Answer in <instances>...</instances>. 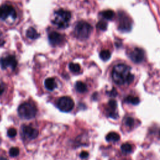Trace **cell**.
<instances>
[{
    "label": "cell",
    "mask_w": 160,
    "mask_h": 160,
    "mask_svg": "<svg viewBox=\"0 0 160 160\" xmlns=\"http://www.w3.org/2000/svg\"><path fill=\"white\" fill-rule=\"evenodd\" d=\"M131 67L124 64H116L112 71L113 81L118 85L130 84L134 80V75L131 72Z\"/></svg>",
    "instance_id": "obj_1"
},
{
    "label": "cell",
    "mask_w": 160,
    "mask_h": 160,
    "mask_svg": "<svg viewBox=\"0 0 160 160\" xmlns=\"http://www.w3.org/2000/svg\"><path fill=\"white\" fill-rule=\"evenodd\" d=\"M71 14L68 11L59 9L53 15L52 22L58 28L64 29L69 26V21L71 19Z\"/></svg>",
    "instance_id": "obj_2"
},
{
    "label": "cell",
    "mask_w": 160,
    "mask_h": 160,
    "mask_svg": "<svg viewBox=\"0 0 160 160\" xmlns=\"http://www.w3.org/2000/svg\"><path fill=\"white\" fill-rule=\"evenodd\" d=\"M92 30V26L85 21L78 22L74 28V34L79 39H86L89 38Z\"/></svg>",
    "instance_id": "obj_3"
},
{
    "label": "cell",
    "mask_w": 160,
    "mask_h": 160,
    "mask_svg": "<svg viewBox=\"0 0 160 160\" xmlns=\"http://www.w3.org/2000/svg\"><path fill=\"white\" fill-rule=\"evenodd\" d=\"M19 116L25 119L33 118L37 112V109L32 103L25 102L21 104L18 109Z\"/></svg>",
    "instance_id": "obj_4"
},
{
    "label": "cell",
    "mask_w": 160,
    "mask_h": 160,
    "mask_svg": "<svg viewBox=\"0 0 160 160\" xmlns=\"http://www.w3.org/2000/svg\"><path fill=\"white\" fill-rule=\"evenodd\" d=\"M132 22L130 17L124 11L118 12V29L123 32H128L132 29Z\"/></svg>",
    "instance_id": "obj_5"
},
{
    "label": "cell",
    "mask_w": 160,
    "mask_h": 160,
    "mask_svg": "<svg viewBox=\"0 0 160 160\" xmlns=\"http://www.w3.org/2000/svg\"><path fill=\"white\" fill-rule=\"evenodd\" d=\"M56 106L62 112H69L73 109L74 102L70 97L62 96L58 99Z\"/></svg>",
    "instance_id": "obj_6"
},
{
    "label": "cell",
    "mask_w": 160,
    "mask_h": 160,
    "mask_svg": "<svg viewBox=\"0 0 160 160\" xmlns=\"http://www.w3.org/2000/svg\"><path fill=\"white\" fill-rule=\"evenodd\" d=\"M16 17V12L12 6L4 4L0 6V19L5 21L10 18L14 20Z\"/></svg>",
    "instance_id": "obj_7"
},
{
    "label": "cell",
    "mask_w": 160,
    "mask_h": 160,
    "mask_svg": "<svg viewBox=\"0 0 160 160\" xmlns=\"http://www.w3.org/2000/svg\"><path fill=\"white\" fill-rule=\"evenodd\" d=\"M17 60L14 55H7L0 58V66L2 69L10 68L14 70L17 66Z\"/></svg>",
    "instance_id": "obj_8"
},
{
    "label": "cell",
    "mask_w": 160,
    "mask_h": 160,
    "mask_svg": "<svg viewBox=\"0 0 160 160\" xmlns=\"http://www.w3.org/2000/svg\"><path fill=\"white\" fill-rule=\"evenodd\" d=\"M21 134L24 139H32L38 135V131L30 126H23L21 128Z\"/></svg>",
    "instance_id": "obj_9"
},
{
    "label": "cell",
    "mask_w": 160,
    "mask_h": 160,
    "mask_svg": "<svg viewBox=\"0 0 160 160\" xmlns=\"http://www.w3.org/2000/svg\"><path fill=\"white\" fill-rule=\"evenodd\" d=\"M129 58L135 63H141L144 59V51L139 48H135L129 54Z\"/></svg>",
    "instance_id": "obj_10"
},
{
    "label": "cell",
    "mask_w": 160,
    "mask_h": 160,
    "mask_svg": "<svg viewBox=\"0 0 160 160\" xmlns=\"http://www.w3.org/2000/svg\"><path fill=\"white\" fill-rule=\"evenodd\" d=\"M63 36L57 32H51L48 35V39L51 44L56 46L61 44L63 41Z\"/></svg>",
    "instance_id": "obj_11"
},
{
    "label": "cell",
    "mask_w": 160,
    "mask_h": 160,
    "mask_svg": "<svg viewBox=\"0 0 160 160\" xmlns=\"http://www.w3.org/2000/svg\"><path fill=\"white\" fill-rule=\"evenodd\" d=\"M117 108V102L114 100H110L108 102V115L109 117L116 119L118 117V113L116 112V109Z\"/></svg>",
    "instance_id": "obj_12"
},
{
    "label": "cell",
    "mask_w": 160,
    "mask_h": 160,
    "mask_svg": "<svg viewBox=\"0 0 160 160\" xmlns=\"http://www.w3.org/2000/svg\"><path fill=\"white\" fill-rule=\"evenodd\" d=\"M44 86L49 91H53L57 86L55 79L53 78H47L44 81Z\"/></svg>",
    "instance_id": "obj_13"
},
{
    "label": "cell",
    "mask_w": 160,
    "mask_h": 160,
    "mask_svg": "<svg viewBox=\"0 0 160 160\" xmlns=\"http://www.w3.org/2000/svg\"><path fill=\"white\" fill-rule=\"evenodd\" d=\"M26 36L28 38H29L30 39H36L39 37L40 34L36 31V30L34 28L31 27L27 30Z\"/></svg>",
    "instance_id": "obj_14"
},
{
    "label": "cell",
    "mask_w": 160,
    "mask_h": 160,
    "mask_svg": "<svg viewBox=\"0 0 160 160\" xmlns=\"http://www.w3.org/2000/svg\"><path fill=\"white\" fill-rule=\"evenodd\" d=\"M120 138L119 135L115 132H111L108 133L106 137V139L109 142L118 141Z\"/></svg>",
    "instance_id": "obj_15"
},
{
    "label": "cell",
    "mask_w": 160,
    "mask_h": 160,
    "mask_svg": "<svg viewBox=\"0 0 160 160\" xmlns=\"http://www.w3.org/2000/svg\"><path fill=\"white\" fill-rule=\"evenodd\" d=\"M75 89L78 92L83 93L87 91V86L82 81H78L75 84Z\"/></svg>",
    "instance_id": "obj_16"
},
{
    "label": "cell",
    "mask_w": 160,
    "mask_h": 160,
    "mask_svg": "<svg viewBox=\"0 0 160 160\" xmlns=\"http://www.w3.org/2000/svg\"><path fill=\"white\" fill-rule=\"evenodd\" d=\"M101 14L104 19H108V20H111L114 16V11L112 10H110V9H108V10L101 12Z\"/></svg>",
    "instance_id": "obj_17"
},
{
    "label": "cell",
    "mask_w": 160,
    "mask_h": 160,
    "mask_svg": "<svg viewBox=\"0 0 160 160\" xmlns=\"http://www.w3.org/2000/svg\"><path fill=\"white\" fill-rule=\"evenodd\" d=\"M124 101L127 103H130L133 105L138 104L139 102V99L136 96H128L124 99Z\"/></svg>",
    "instance_id": "obj_18"
},
{
    "label": "cell",
    "mask_w": 160,
    "mask_h": 160,
    "mask_svg": "<svg viewBox=\"0 0 160 160\" xmlns=\"http://www.w3.org/2000/svg\"><path fill=\"white\" fill-rule=\"evenodd\" d=\"M99 57L102 61H106L110 59L111 52L109 50H107V49L102 50L99 53Z\"/></svg>",
    "instance_id": "obj_19"
},
{
    "label": "cell",
    "mask_w": 160,
    "mask_h": 160,
    "mask_svg": "<svg viewBox=\"0 0 160 160\" xmlns=\"http://www.w3.org/2000/svg\"><path fill=\"white\" fill-rule=\"evenodd\" d=\"M69 68L71 71H72V72H74V73L79 72L81 69V67L79 64L73 63V62H71L69 64Z\"/></svg>",
    "instance_id": "obj_20"
},
{
    "label": "cell",
    "mask_w": 160,
    "mask_h": 160,
    "mask_svg": "<svg viewBox=\"0 0 160 160\" xmlns=\"http://www.w3.org/2000/svg\"><path fill=\"white\" fill-rule=\"evenodd\" d=\"M121 151L124 153H129L132 151V146L129 143H124L121 147Z\"/></svg>",
    "instance_id": "obj_21"
},
{
    "label": "cell",
    "mask_w": 160,
    "mask_h": 160,
    "mask_svg": "<svg viewBox=\"0 0 160 160\" xmlns=\"http://www.w3.org/2000/svg\"><path fill=\"white\" fill-rule=\"evenodd\" d=\"M124 124H125V125L126 126L131 128L134 125V119L132 118H131V117H126L124 119Z\"/></svg>",
    "instance_id": "obj_22"
},
{
    "label": "cell",
    "mask_w": 160,
    "mask_h": 160,
    "mask_svg": "<svg viewBox=\"0 0 160 160\" xmlns=\"http://www.w3.org/2000/svg\"><path fill=\"white\" fill-rule=\"evenodd\" d=\"M97 28L98 29H99L100 30H102V31H105L107 29V27H108V24L106 22L104 21H100L98 22L97 25H96Z\"/></svg>",
    "instance_id": "obj_23"
},
{
    "label": "cell",
    "mask_w": 160,
    "mask_h": 160,
    "mask_svg": "<svg viewBox=\"0 0 160 160\" xmlns=\"http://www.w3.org/2000/svg\"><path fill=\"white\" fill-rule=\"evenodd\" d=\"M9 155L12 157H15V156H17L19 153V150L18 148L16 147H12L10 149H9Z\"/></svg>",
    "instance_id": "obj_24"
},
{
    "label": "cell",
    "mask_w": 160,
    "mask_h": 160,
    "mask_svg": "<svg viewBox=\"0 0 160 160\" xmlns=\"http://www.w3.org/2000/svg\"><path fill=\"white\" fill-rule=\"evenodd\" d=\"M17 134V131L14 128H10L8 131V136L10 138H13L16 136Z\"/></svg>",
    "instance_id": "obj_25"
},
{
    "label": "cell",
    "mask_w": 160,
    "mask_h": 160,
    "mask_svg": "<svg viewBox=\"0 0 160 160\" xmlns=\"http://www.w3.org/2000/svg\"><path fill=\"white\" fill-rule=\"evenodd\" d=\"M5 89V86L3 82L0 81V96L3 93Z\"/></svg>",
    "instance_id": "obj_26"
},
{
    "label": "cell",
    "mask_w": 160,
    "mask_h": 160,
    "mask_svg": "<svg viewBox=\"0 0 160 160\" xmlns=\"http://www.w3.org/2000/svg\"><path fill=\"white\" fill-rule=\"evenodd\" d=\"M88 156V152L86 151H82L80 153V157L81 158H86Z\"/></svg>",
    "instance_id": "obj_27"
},
{
    "label": "cell",
    "mask_w": 160,
    "mask_h": 160,
    "mask_svg": "<svg viewBox=\"0 0 160 160\" xmlns=\"http://www.w3.org/2000/svg\"><path fill=\"white\" fill-rule=\"evenodd\" d=\"M4 42H5L4 38L2 36V34L1 33H0V46H3L4 44Z\"/></svg>",
    "instance_id": "obj_28"
},
{
    "label": "cell",
    "mask_w": 160,
    "mask_h": 160,
    "mask_svg": "<svg viewBox=\"0 0 160 160\" xmlns=\"http://www.w3.org/2000/svg\"><path fill=\"white\" fill-rule=\"evenodd\" d=\"M116 95H117V92H116V89H112V90L109 92V96H110L114 97V96H116Z\"/></svg>",
    "instance_id": "obj_29"
},
{
    "label": "cell",
    "mask_w": 160,
    "mask_h": 160,
    "mask_svg": "<svg viewBox=\"0 0 160 160\" xmlns=\"http://www.w3.org/2000/svg\"><path fill=\"white\" fill-rule=\"evenodd\" d=\"M0 160H8L6 158H4V157H2V156H1L0 157Z\"/></svg>",
    "instance_id": "obj_30"
}]
</instances>
